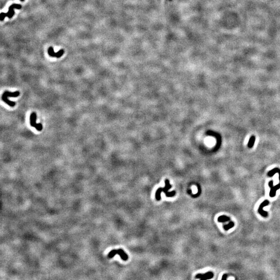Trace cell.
<instances>
[{
    "label": "cell",
    "mask_w": 280,
    "mask_h": 280,
    "mask_svg": "<svg viewBox=\"0 0 280 280\" xmlns=\"http://www.w3.org/2000/svg\"><path fill=\"white\" fill-rule=\"evenodd\" d=\"M20 95V92L19 91H15L14 92L9 91H5L2 96V100L7 104L9 105L11 107H14L16 105V103L14 101H11L8 100V97H17Z\"/></svg>",
    "instance_id": "2"
},
{
    "label": "cell",
    "mask_w": 280,
    "mask_h": 280,
    "mask_svg": "<svg viewBox=\"0 0 280 280\" xmlns=\"http://www.w3.org/2000/svg\"><path fill=\"white\" fill-rule=\"evenodd\" d=\"M229 220H230V218L225 215L221 216L218 218V222H221V223H224Z\"/></svg>",
    "instance_id": "10"
},
{
    "label": "cell",
    "mask_w": 280,
    "mask_h": 280,
    "mask_svg": "<svg viewBox=\"0 0 280 280\" xmlns=\"http://www.w3.org/2000/svg\"><path fill=\"white\" fill-rule=\"evenodd\" d=\"M36 114L35 112L32 113L30 115V125L36 128L37 131H41L43 129V125L41 124H36Z\"/></svg>",
    "instance_id": "5"
},
{
    "label": "cell",
    "mask_w": 280,
    "mask_h": 280,
    "mask_svg": "<svg viewBox=\"0 0 280 280\" xmlns=\"http://www.w3.org/2000/svg\"><path fill=\"white\" fill-rule=\"evenodd\" d=\"M21 7L22 6L21 5L17 4H14L10 5L8 8V11L6 13L2 12L1 14V21H3L6 17H7L9 19L11 18L15 14L14 9L16 8V9H19L21 8Z\"/></svg>",
    "instance_id": "3"
},
{
    "label": "cell",
    "mask_w": 280,
    "mask_h": 280,
    "mask_svg": "<svg viewBox=\"0 0 280 280\" xmlns=\"http://www.w3.org/2000/svg\"><path fill=\"white\" fill-rule=\"evenodd\" d=\"M234 223L233 222H230L229 224L224 226V228L226 230H228V229L234 227Z\"/></svg>",
    "instance_id": "11"
},
{
    "label": "cell",
    "mask_w": 280,
    "mask_h": 280,
    "mask_svg": "<svg viewBox=\"0 0 280 280\" xmlns=\"http://www.w3.org/2000/svg\"><path fill=\"white\" fill-rule=\"evenodd\" d=\"M48 55L51 56V57H56V58H60L64 54V50L63 49H61L59 51H58L57 52H55L54 50V49L52 48V47L50 46L48 48Z\"/></svg>",
    "instance_id": "6"
},
{
    "label": "cell",
    "mask_w": 280,
    "mask_h": 280,
    "mask_svg": "<svg viewBox=\"0 0 280 280\" xmlns=\"http://www.w3.org/2000/svg\"><path fill=\"white\" fill-rule=\"evenodd\" d=\"M164 182H165V187H163V188L160 187L156 190V194H155V197H156V200L157 201H159V200H161V192L162 191L164 192L165 195L167 197H172L174 196L175 195V194H176V191H171V192H168V190L170 189H171V187H172V186L170 184V182H169V179H165Z\"/></svg>",
    "instance_id": "1"
},
{
    "label": "cell",
    "mask_w": 280,
    "mask_h": 280,
    "mask_svg": "<svg viewBox=\"0 0 280 280\" xmlns=\"http://www.w3.org/2000/svg\"><path fill=\"white\" fill-rule=\"evenodd\" d=\"M20 1H24V0H20Z\"/></svg>",
    "instance_id": "13"
},
{
    "label": "cell",
    "mask_w": 280,
    "mask_h": 280,
    "mask_svg": "<svg viewBox=\"0 0 280 280\" xmlns=\"http://www.w3.org/2000/svg\"><path fill=\"white\" fill-rule=\"evenodd\" d=\"M116 254H118L121 257V258L124 261H127L128 259V255L122 249L114 250L111 251L108 254V257L110 258H112L114 257Z\"/></svg>",
    "instance_id": "4"
},
{
    "label": "cell",
    "mask_w": 280,
    "mask_h": 280,
    "mask_svg": "<svg viewBox=\"0 0 280 280\" xmlns=\"http://www.w3.org/2000/svg\"><path fill=\"white\" fill-rule=\"evenodd\" d=\"M269 203V201L268 200H265L263 203H262V204L260 205V206L258 209V212L259 213L263 216L265 217H267L268 216V212H266V211H265L263 210V208L264 206H266L267 205H268Z\"/></svg>",
    "instance_id": "8"
},
{
    "label": "cell",
    "mask_w": 280,
    "mask_h": 280,
    "mask_svg": "<svg viewBox=\"0 0 280 280\" xmlns=\"http://www.w3.org/2000/svg\"><path fill=\"white\" fill-rule=\"evenodd\" d=\"M227 275H226V274L224 275L223 276V278H222V280H226V279H227Z\"/></svg>",
    "instance_id": "12"
},
{
    "label": "cell",
    "mask_w": 280,
    "mask_h": 280,
    "mask_svg": "<svg viewBox=\"0 0 280 280\" xmlns=\"http://www.w3.org/2000/svg\"><path fill=\"white\" fill-rule=\"evenodd\" d=\"M214 274L212 272L209 271L205 274H198L196 276V278L200 279L201 280H205L211 279L213 278Z\"/></svg>",
    "instance_id": "7"
},
{
    "label": "cell",
    "mask_w": 280,
    "mask_h": 280,
    "mask_svg": "<svg viewBox=\"0 0 280 280\" xmlns=\"http://www.w3.org/2000/svg\"><path fill=\"white\" fill-rule=\"evenodd\" d=\"M269 186L271 188L269 195L271 197H274L276 194V191L280 188V183L277 186H273V181H271L269 183Z\"/></svg>",
    "instance_id": "9"
}]
</instances>
